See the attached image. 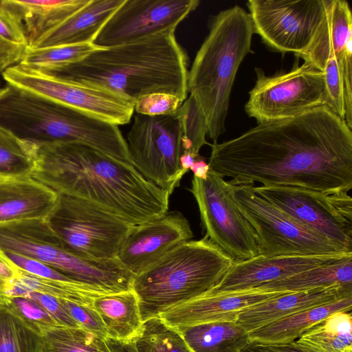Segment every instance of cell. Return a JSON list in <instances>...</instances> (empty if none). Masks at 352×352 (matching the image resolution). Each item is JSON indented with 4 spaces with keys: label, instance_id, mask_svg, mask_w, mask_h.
Listing matches in <instances>:
<instances>
[{
    "label": "cell",
    "instance_id": "obj_1",
    "mask_svg": "<svg viewBox=\"0 0 352 352\" xmlns=\"http://www.w3.org/2000/svg\"><path fill=\"white\" fill-rule=\"evenodd\" d=\"M210 169L232 184L289 186L324 193L352 188V131L327 106L258 123L213 143Z\"/></svg>",
    "mask_w": 352,
    "mask_h": 352
},
{
    "label": "cell",
    "instance_id": "obj_2",
    "mask_svg": "<svg viewBox=\"0 0 352 352\" xmlns=\"http://www.w3.org/2000/svg\"><path fill=\"white\" fill-rule=\"evenodd\" d=\"M31 177L58 194L92 203L133 226L168 210L170 195L131 164L79 142L38 144Z\"/></svg>",
    "mask_w": 352,
    "mask_h": 352
},
{
    "label": "cell",
    "instance_id": "obj_3",
    "mask_svg": "<svg viewBox=\"0 0 352 352\" xmlns=\"http://www.w3.org/2000/svg\"><path fill=\"white\" fill-rule=\"evenodd\" d=\"M175 30L135 42L99 48L83 58L38 71L46 76L103 89L133 102L152 93L188 97V58Z\"/></svg>",
    "mask_w": 352,
    "mask_h": 352
},
{
    "label": "cell",
    "instance_id": "obj_4",
    "mask_svg": "<svg viewBox=\"0 0 352 352\" xmlns=\"http://www.w3.org/2000/svg\"><path fill=\"white\" fill-rule=\"evenodd\" d=\"M254 33L250 14L239 6L215 15L188 71V92L200 107L213 141L225 131L230 97L238 69Z\"/></svg>",
    "mask_w": 352,
    "mask_h": 352
},
{
    "label": "cell",
    "instance_id": "obj_5",
    "mask_svg": "<svg viewBox=\"0 0 352 352\" xmlns=\"http://www.w3.org/2000/svg\"><path fill=\"white\" fill-rule=\"evenodd\" d=\"M0 125L36 144L79 142L131 164L119 126L23 89L6 85Z\"/></svg>",
    "mask_w": 352,
    "mask_h": 352
},
{
    "label": "cell",
    "instance_id": "obj_6",
    "mask_svg": "<svg viewBox=\"0 0 352 352\" xmlns=\"http://www.w3.org/2000/svg\"><path fill=\"white\" fill-rule=\"evenodd\" d=\"M234 261L206 235L177 245L134 276L142 322L206 294Z\"/></svg>",
    "mask_w": 352,
    "mask_h": 352
},
{
    "label": "cell",
    "instance_id": "obj_7",
    "mask_svg": "<svg viewBox=\"0 0 352 352\" xmlns=\"http://www.w3.org/2000/svg\"><path fill=\"white\" fill-rule=\"evenodd\" d=\"M0 248L40 261L77 282L105 294L126 290L131 274L116 258L90 260L63 245L45 219H25L0 225Z\"/></svg>",
    "mask_w": 352,
    "mask_h": 352
},
{
    "label": "cell",
    "instance_id": "obj_8",
    "mask_svg": "<svg viewBox=\"0 0 352 352\" xmlns=\"http://www.w3.org/2000/svg\"><path fill=\"white\" fill-rule=\"evenodd\" d=\"M45 220L67 250L95 261L116 258L134 226L98 206L62 194Z\"/></svg>",
    "mask_w": 352,
    "mask_h": 352
},
{
    "label": "cell",
    "instance_id": "obj_9",
    "mask_svg": "<svg viewBox=\"0 0 352 352\" xmlns=\"http://www.w3.org/2000/svg\"><path fill=\"white\" fill-rule=\"evenodd\" d=\"M253 186L232 184L236 206L254 231L258 255L276 256L352 253L320 233L302 225L260 197L253 190Z\"/></svg>",
    "mask_w": 352,
    "mask_h": 352
},
{
    "label": "cell",
    "instance_id": "obj_10",
    "mask_svg": "<svg viewBox=\"0 0 352 352\" xmlns=\"http://www.w3.org/2000/svg\"><path fill=\"white\" fill-rule=\"evenodd\" d=\"M256 73V81L249 92L245 109L258 124L293 118L327 106L324 74L309 63L273 76H266L257 68Z\"/></svg>",
    "mask_w": 352,
    "mask_h": 352
},
{
    "label": "cell",
    "instance_id": "obj_11",
    "mask_svg": "<svg viewBox=\"0 0 352 352\" xmlns=\"http://www.w3.org/2000/svg\"><path fill=\"white\" fill-rule=\"evenodd\" d=\"M181 140V124L176 113L156 116L135 113L126 135L132 165L170 195L187 173L179 163Z\"/></svg>",
    "mask_w": 352,
    "mask_h": 352
},
{
    "label": "cell",
    "instance_id": "obj_12",
    "mask_svg": "<svg viewBox=\"0 0 352 352\" xmlns=\"http://www.w3.org/2000/svg\"><path fill=\"white\" fill-rule=\"evenodd\" d=\"M191 184L206 235L234 260L258 256L254 231L236 206L232 184L210 169L205 179L193 176Z\"/></svg>",
    "mask_w": 352,
    "mask_h": 352
},
{
    "label": "cell",
    "instance_id": "obj_13",
    "mask_svg": "<svg viewBox=\"0 0 352 352\" xmlns=\"http://www.w3.org/2000/svg\"><path fill=\"white\" fill-rule=\"evenodd\" d=\"M252 188L302 225L352 252V199L348 192L324 193L289 186Z\"/></svg>",
    "mask_w": 352,
    "mask_h": 352
},
{
    "label": "cell",
    "instance_id": "obj_14",
    "mask_svg": "<svg viewBox=\"0 0 352 352\" xmlns=\"http://www.w3.org/2000/svg\"><path fill=\"white\" fill-rule=\"evenodd\" d=\"M1 75L7 85L118 126L130 122L134 113V102L113 92L56 79L20 64Z\"/></svg>",
    "mask_w": 352,
    "mask_h": 352
},
{
    "label": "cell",
    "instance_id": "obj_15",
    "mask_svg": "<svg viewBox=\"0 0 352 352\" xmlns=\"http://www.w3.org/2000/svg\"><path fill=\"white\" fill-rule=\"evenodd\" d=\"M254 33L277 52H303L325 12V0H249Z\"/></svg>",
    "mask_w": 352,
    "mask_h": 352
},
{
    "label": "cell",
    "instance_id": "obj_16",
    "mask_svg": "<svg viewBox=\"0 0 352 352\" xmlns=\"http://www.w3.org/2000/svg\"><path fill=\"white\" fill-rule=\"evenodd\" d=\"M199 4L198 0H124L102 26L93 44L106 48L175 30Z\"/></svg>",
    "mask_w": 352,
    "mask_h": 352
},
{
    "label": "cell",
    "instance_id": "obj_17",
    "mask_svg": "<svg viewBox=\"0 0 352 352\" xmlns=\"http://www.w3.org/2000/svg\"><path fill=\"white\" fill-rule=\"evenodd\" d=\"M193 232L179 212H166L134 226L122 243L117 259L134 276L141 273L177 245L190 241Z\"/></svg>",
    "mask_w": 352,
    "mask_h": 352
},
{
    "label": "cell",
    "instance_id": "obj_18",
    "mask_svg": "<svg viewBox=\"0 0 352 352\" xmlns=\"http://www.w3.org/2000/svg\"><path fill=\"white\" fill-rule=\"evenodd\" d=\"M351 255L352 253L276 256L258 255L245 260H235L219 283L205 295L249 290Z\"/></svg>",
    "mask_w": 352,
    "mask_h": 352
},
{
    "label": "cell",
    "instance_id": "obj_19",
    "mask_svg": "<svg viewBox=\"0 0 352 352\" xmlns=\"http://www.w3.org/2000/svg\"><path fill=\"white\" fill-rule=\"evenodd\" d=\"M282 292H284L251 289L228 294L204 295L172 308L159 317L173 327L218 321L236 322L242 310Z\"/></svg>",
    "mask_w": 352,
    "mask_h": 352
},
{
    "label": "cell",
    "instance_id": "obj_20",
    "mask_svg": "<svg viewBox=\"0 0 352 352\" xmlns=\"http://www.w3.org/2000/svg\"><path fill=\"white\" fill-rule=\"evenodd\" d=\"M352 296V285H333L282 292L242 310L236 322L248 333L301 311Z\"/></svg>",
    "mask_w": 352,
    "mask_h": 352
},
{
    "label": "cell",
    "instance_id": "obj_21",
    "mask_svg": "<svg viewBox=\"0 0 352 352\" xmlns=\"http://www.w3.org/2000/svg\"><path fill=\"white\" fill-rule=\"evenodd\" d=\"M58 194L31 176L0 178V225L45 219Z\"/></svg>",
    "mask_w": 352,
    "mask_h": 352
},
{
    "label": "cell",
    "instance_id": "obj_22",
    "mask_svg": "<svg viewBox=\"0 0 352 352\" xmlns=\"http://www.w3.org/2000/svg\"><path fill=\"white\" fill-rule=\"evenodd\" d=\"M124 0H90L59 25L38 38L32 48L93 43L98 32Z\"/></svg>",
    "mask_w": 352,
    "mask_h": 352
},
{
    "label": "cell",
    "instance_id": "obj_23",
    "mask_svg": "<svg viewBox=\"0 0 352 352\" xmlns=\"http://www.w3.org/2000/svg\"><path fill=\"white\" fill-rule=\"evenodd\" d=\"M90 0H3L21 21L31 47Z\"/></svg>",
    "mask_w": 352,
    "mask_h": 352
},
{
    "label": "cell",
    "instance_id": "obj_24",
    "mask_svg": "<svg viewBox=\"0 0 352 352\" xmlns=\"http://www.w3.org/2000/svg\"><path fill=\"white\" fill-rule=\"evenodd\" d=\"M92 306L102 318L109 338L131 342L142 327L138 299L133 289L99 296Z\"/></svg>",
    "mask_w": 352,
    "mask_h": 352
},
{
    "label": "cell",
    "instance_id": "obj_25",
    "mask_svg": "<svg viewBox=\"0 0 352 352\" xmlns=\"http://www.w3.org/2000/svg\"><path fill=\"white\" fill-rule=\"evenodd\" d=\"M352 296L296 313L249 333L250 341L288 343L338 311H351Z\"/></svg>",
    "mask_w": 352,
    "mask_h": 352
},
{
    "label": "cell",
    "instance_id": "obj_26",
    "mask_svg": "<svg viewBox=\"0 0 352 352\" xmlns=\"http://www.w3.org/2000/svg\"><path fill=\"white\" fill-rule=\"evenodd\" d=\"M192 352H241L249 333L236 322L218 321L174 327Z\"/></svg>",
    "mask_w": 352,
    "mask_h": 352
},
{
    "label": "cell",
    "instance_id": "obj_27",
    "mask_svg": "<svg viewBox=\"0 0 352 352\" xmlns=\"http://www.w3.org/2000/svg\"><path fill=\"white\" fill-rule=\"evenodd\" d=\"M40 352H135L131 342L102 338L82 328L56 326L41 333Z\"/></svg>",
    "mask_w": 352,
    "mask_h": 352
},
{
    "label": "cell",
    "instance_id": "obj_28",
    "mask_svg": "<svg viewBox=\"0 0 352 352\" xmlns=\"http://www.w3.org/2000/svg\"><path fill=\"white\" fill-rule=\"evenodd\" d=\"M333 285H352V255L254 289L294 292Z\"/></svg>",
    "mask_w": 352,
    "mask_h": 352
},
{
    "label": "cell",
    "instance_id": "obj_29",
    "mask_svg": "<svg viewBox=\"0 0 352 352\" xmlns=\"http://www.w3.org/2000/svg\"><path fill=\"white\" fill-rule=\"evenodd\" d=\"M295 342L309 352H352L351 311L331 314L304 332Z\"/></svg>",
    "mask_w": 352,
    "mask_h": 352
},
{
    "label": "cell",
    "instance_id": "obj_30",
    "mask_svg": "<svg viewBox=\"0 0 352 352\" xmlns=\"http://www.w3.org/2000/svg\"><path fill=\"white\" fill-rule=\"evenodd\" d=\"M34 292L76 303L91 305L95 298L104 292L74 280L41 278L21 269L11 296Z\"/></svg>",
    "mask_w": 352,
    "mask_h": 352
},
{
    "label": "cell",
    "instance_id": "obj_31",
    "mask_svg": "<svg viewBox=\"0 0 352 352\" xmlns=\"http://www.w3.org/2000/svg\"><path fill=\"white\" fill-rule=\"evenodd\" d=\"M37 146L0 125V178L31 176Z\"/></svg>",
    "mask_w": 352,
    "mask_h": 352
},
{
    "label": "cell",
    "instance_id": "obj_32",
    "mask_svg": "<svg viewBox=\"0 0 352 352\" xmlns=\"http://www.w3.org/2000/svg\"><path fill=\"white\" fill-rule=\"evenodd\" d=\"M29 47L21 21L0 1V72L19 64Z\"/></svg>",
    "mask_w": 352,
    "mask_h": 352
},
{
    "label": "cell",
    "instance_id": "obj_33",
    "mask_svg": "<svg viewBox=\"0 0 352 352\" xmlns=\"http://www.w3.org/2000/svg\"><path fill=\"white\" fill-rule=\"evenodd\" d=\"M41 333L0 303V352H40Z\"/></svg>",
    "mask_w": 352,
    "mask_h": 352
},
{
    "label": "cell",
    "instance_id": "obj_34",
    "mask_svg": "<svg viewBox=\"0 0 352 352\" xmlns=\"http://www.w3.org/2000/svg\"><path fill=\"white\" fill-rule=\"evenodd\" d=\"M132 342L135 352H192L177 330L159 316L144 321Z\"/></svg>",
    "mask_w": 352,
    "mask_h": 352
},
{
    "label": "cell",
    "instance_id": "obj_35",
    "mask_svg": "<svg viewBox=\"0 0 352 352\" xmlns=\"http://www.w3.org/2000/svg\"><path fill=\"white\" fill-rule=\"evenodd\" d=\"M98 49L93 43L44 48L29 47L19 64L34 70H45L78 61Z\"/></svg>",
    "mask_w": 352,
    "mask_h": 352
},
{
    "label": "cell",
    "instance_id": "obj_36",
    "mask_svg": "<svg viewBox=\"0 0 352 352\" xmlns=\"http://www.w3.org/2000/svg\"><path fill=\"white\" fill-rule=\"evenodd\" d=\"M181 124L182 153L189 152L196 157L205 144L208 127L205 116L195 99L190 95L176 112Z\"/></svg>",
    "mask_w": 352,
    "mask_h": 352
},
{
    "label": "cell",
    "instance_id": "obj_37",
    "mask_svg": "<svg viewBox=\"0 0 352 352\" xmlns=\"http://www.w3.org/2000/svg\"><path fill=\"white\" fill-rule=\"evenodd\" d=\"M4 305L41 333L58 325L39 305L22 295L11 296Z\"/></svg>",
    "mask_w": 352,
    "mask_h": 352
},
{
    "label": "cell",
    "instance_id": "obj_38",
    "mask_svg": "<svg viewBox=\"0 0 352 352\" xmlns=\"http://www.w3.org/2000/svg\"><path fill=\"white\" fill-rule=\"evenodd\" d=\"M184 102L177 96L167 93L144 95L134 102V112L148 116H166L176 113Z\"/></svg>",
    "mask_w": 352,
    "mask_h": 352
},
{
    "label": "cell",
    "instance_id": "obj_39",
    "mask_svg": "<svg viewBox=\"0 0 352 352\" xmlns=\"http://www.w3.org/2000/svg\"><path fill=\"white\" fill-rule=\"evenodd\" d=\"M62 300L71 316L80 328L100 337L107 338L105 325L91 305Z\"/></svg>",
    "mask_w": 352,
    "mask_h": 352
},
{
    "label": "cell",
    "instance_id": "obj_40",
    "mask_svg": "<svg viewBox=\"0 0 352 352\" xmlns=\"http://www.w3.org/2000/svg\"><path fill=\"white\" fill-rule=\"evenodd\" d=\"M21 295L39 305L58 325L80 328L71 316L61 299L34 292H26Z\"/></svg>",
    "mask_w": 352,
    "mask_h": 352
},
{
    "label": "cell",
    "instance_id": "obj_41",
    "mask_svg": "<svg viewBox=\"0 0 352 352\" xmlns=\"http://www.w3.org/2000/svg\"><path fill=\"white\" fill-rule=\"evenodd\" d=\"M20 273L21 268L0 248V303L5 304L11 296Z\"/></svg>",
    "mask_w": 352,
    "mask_h": 352
},
{
    "label": "cell",
    "instance_id": "obj_42",
    "mask_svg": "<svg viewBox=\"0 0 352 352\" xmlns=\"http://www.w3.org/2000/svg\"><path fill=\"white\" fill-rule=\"evenodd\" d=\"M9 258L21 270L34 276L56 280H72L52 267L33 258L12 252Z\"/></svg>",
    "mask_w": 352,
    "mask_h": 352
},
{
    "label": "cell",
    "instance_id": "obj_43",
    "mask_svg": "<svg viewBox=\"0 0 352 352\" xmlns=\"http://www.w3.org/2000/svg\"><path fill=\"white\" fill-rule=\"evenodd\" d=\"M241 352H309L298 346L295 341L288 343H264L250 341Z\"/></svg>",
    "mask_w": 352,
    "mask_h": 352
},
{
    "label": "cell",
    "instance_id": "obj_44",
    "mask_svg": "<svg viewBox=\"0 0 352 352\" xmlns=\"http://www.w3.org/2000/svg\"><path fill=\"white\" fill-rule=\"evenodd\" d=\"M190 169L194 173L195 177L205 179L210 170V166L208 163H206L204 158L200 155L195 159Z\"/></svg>",
    "mask_w": 352,
    "mask_h": 352
},
{
    "label": "cell",
    "instance_id": "obj_45",
    "mask_svg": "<svg viewBox=\"0 0 352 352\" xmlns=\"http://www.w3.org/2000/svg\"><path fill=\"white\" fill-rule=\"evenodd\" d=\"M198 157H196L195 155L189 152L182 153L179 157V163L182 168L188 171L190 168L192 164L194 163L195 159L197 158Z\"/></svg>",
    "mask_w": 352,
    "mask_h": 352
},
{
    "label": "cell",
    "instance_id": "obj_46",
    "mask_svg": "<svg viewBox=\"0 0 352 352\" xmlns=\"http://www.w3.org/2000/svg\"><path fill=\"white\" fill-rule=\"evenodd\" d=\"M6 91V86L3 87H0V96L2 95Z\"/></svg>",
    "mask_w": 352,
    "mask_h": 352
}]
</instances>
